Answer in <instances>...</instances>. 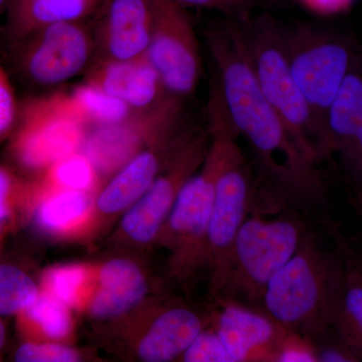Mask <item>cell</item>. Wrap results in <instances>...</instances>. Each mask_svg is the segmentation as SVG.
I'll return each mask as SVG.
<instances>
[{
    "label": "cell",
    "instance_id": "1",
    "mask_svg": "<svg viewBox=\"0 0 362 362\" xmlns=\"http://www.w3.org/2000/svg\"><path fill=\"white\" fill-rule=\"evenodd\" d=\"M204 39L233 126L254 154L258 189L272 204L323 202L325 180L318 164L304 156L259 89L237 21L209 26Z\"/></svg>",
    "mask_w": 362,
    "mask_h": 362
},
{
    "label": "cell",
    "instance_id": "2",
    "mask_svg": "<svg viewBox=\"0 0 362 362\" xmlns=\"http://www.w3.org/2000/svg\"><path fill=\"white\" fill-rule=\"evenodd\" d=\"M337 282V255L308 230L267 286L262 309L286 329L316 339L332 327Z\"/></svg>",
    "mask_w": 362,
    "mask_h": 362
},
{
    "label": "cell",
    "instance_id": "3",
    "mask_svg": "<svg viewBox=\"0 0 362 362\" xmlns=\"http://www.w3.org/2000/svg\"><path fill=\"white\" fill-rule=\"evenodd\" d=\"M237 23L259 89L304 156L318 164L326 156L322 135L293 77L282 25L267 14Z\"/></svg>",
    "mask_w": 362,
    "mask_h": 362
},
{
    "label": "cell",
    "instance_id": "4",
    "mask_svg": "<svg viewBox=\"0 0 362 362\" xmlns=\"http://www.w3.org/2000/svg\"><path fill=\"white\" fill-rule=\"evenodd\" d=\"M308 230L294 213L272 218L258 211L247 216L235 239L225 287L218 299L262 308L267 286L296 252Z\"/></svg>",
    "mask_w": 362,
    "mask_h": 362
},
{
    "label": "cell",
    "instance_id": "5",
    "mask_svg": "<svg viewBox=\"0 0 362 362\" xmlns=\"http://www.w3.org/2000/svg\"><path fill=\"white\" fill-rule=\"evenodd\" d=\"M6 45V69L33 92L58 90L85 75L95 57L90 20L47 25Z\"/></svg>",
    "mask_w": 362,
    "mask_h": 362
},
{
    "label": "cell",
    "instance_id": "6",
    "mask_svg": "<svg viewBox=\"0 0 362 362\" xmlns=\"http://www.w3.org/2000/svg\"><path fill=\"white\" fill-rule=\"evenodd\" d=\"M87 127L69 90L30 95L18 104L13 150L26 168H51L77 152Z\"/></svg>",
    "mask_w": 362,
    "mask_h": 362
},
{
    "label": "cell",
    "instance_id": "7",
    "mask_svg": "<svg viewBox=\"0 0 362 362\" xmlns=\"http://www.w3.org/2000/svg\"><path fill=\"white\" fill-rule=\"evenodd\" d=\"M282 35L293 77L310 107L325 152L326 116L354 69L352 52L346 42L308 25H282Z\"/></svg>",
    "mask_w": 362,
    "mask_h": 362
},
{
    "label": "cell",
    "instance_id": "8",
    "mask_svg": "<svg viewBox=\"0 0 362 362\" xmlns=\"http://www.w3.org/2000/svg\"><path fill=\"white\" fill-rule=\"evenodd\" d=\"M151 40L146 58L171 96L185 100L197 89L202 64L189 14L176 0H150Z\"/></svg>",
    "mask_w": 362,
    "mask_h": 362
},
{
    "label": "cell",
    "instance_id": "9",
    "mask_svg": "<svg viewBox=\"0 0 362 362\" xmlns=\"http://www.w3.org/2000/svg\"><path fill=\"white\" fill-rule=\"evenodd\" d=\"M255 180L244 153L233 158L216 181L207 228V259L211 266V295L220 298L225 287L235 239L256 201Z\"/></svg>",
    "mask_w": 362,
    "mask_h": 362
},
{
    "label": "cell",
    "instance_id": "10",
    "mask_svg": "<svg viewBox=\"0 0 362 362\" xmlns=\"http://www.w3.org/2000/svg\"><path fill=\"white\" fill-rule=\"evenodd\" d=\"M209 146L207 130L197 129L169 162L168 173L158 175L151 187L123 220L124 230L138 242L156 237L170 214L181 188L197 166L204 163Z\"/></svg>",
    "mask_w": 362,
    "mask_h": 362
},
{
    "label": "cell",
    "instance_id": "11",
    "mask_svg": "<svg viewBox=\"0 0 362 362\" xmlns=\"http://www.w3.org/2000/svg\"><path fill=\"white\" fill-rule=\"evenodd\" d=\"M322 225L338 261L331 329L362 361V237L330 216Z\"/></svg>",
    "mask_w": 362,
    "mask_h": 362
},
{
    "label": "cell",
    "instance_id": "12",
    "mask_svg": "<svg viewBox=\"0 0 362 362\" xmlns=\"http://www.w3.org/2000/svg\"><path fill=\"white\" fill-rule=\"evenodd\" d=\"M94 61H133L146 56L152 33L150 0H105L90 18Z\"/></svg>",
    "mask_w": 362,
    "mask_h": 362
},
{
    "label": "cell",
    "instance_id": "13",
    "mask_svg": "<svg viewBox=\"0 0 362 362\" xmlns=\"http://www.w3.org/2000/svg\"><path fill=\"white\" fill-rule=\"evenodd\" d=\"M214 329L233 362H276L285 328L259 309L239 302L218 299Z\"/></svg>",
    "mask_w": 362,
    "mask_h": 362
},
{
    "label": "cell",
    "instance_id": "14",
    "mask_svg": "<svg viewBox=\"0 0 362 362\" xmlns=\"http://www.w3.org/2000/svg\"><path fill=\"white\" fill-rule=\"evenodd\" d=\"M85 82L125 102L134 114L147 113L169 96L146 56L133 61H94Z\"/></svg>",
    "mask_w": 362,
    "mask_h": 362
},
{
    "label": "cell",
    "instance_id": "15",
    "mask_svg": "<svg viewBox=\"0 0 362 362\" xmlns=\"http://www.w3.org/2000/svg\"><path fill=\"white\" fill-rule=\"evenodd\" d=\"M325 152H337L362 185V73L352 70L331 104L325 121Z\"/></svg>",
    "mask_w": 362,
    "mask_h": 362
},
{
    "label": "cell",
    "instance_id": "16",
    "mask_svg": "<svg viewBox=\"0 0 362 362\" xmlns=\"http://www.w3.org/2000/svg\"><path fill=\"white\" fill-rule=\"evenodd\" d=\"M105 0H9L2 37L13 42L54 23L88 21Z\"/></svg>",
    "mask_w": 362,
    "mask_h": 362
},
{
    "label": "cell",
    "instance_id": "17",
    "mask_svg": "<svg viewBox=\"0 0 362 362\" xmlns=\"http://www.w3.org/2000/svg\"><path fill=\"white\" fill-rule=\"evenodd\" d=\"M204 330L195 312L175 307L162 312L152 322L139 345V356L149 362L171 361L183 352Z\"/></svg>",
    "mask_w": 362,
    "mask_h": 362
},
{
    "label": "cell",
    "instance_id": "18",
    "mask_svg": "<svg viewBox=\"0 0 362 362\" xmlns=\"http://www.w3.org/2000/svg\"><path fill=\"white\" fill-rule=\"evenodd\" d=\"M145 293L141 271L129 261L114 259L102 269L100 289L90 310L98 318L118 316L139 303Z\"/></svg>",
    "mask_w": 362,
    "mask_h": 362
},
{
    "label": "cell",
    "instance_id": "19",
    "mask_svg": "<svg viewBox=\"0 0 362 362\" xmlns=\"http://www.w3.org/2000/svg\"><path fill=\"white\" fill-rule=\"evenodd\" d=\"M69 93L88 126L114 125L134 115L122 100L85 81Z\"/></svg>",
    "mask_w": 362,
    "mask_h": 362
},
{
    "label": "cell",
    "instance_id": "20",
    "mask_svg": "<svg viewBox=\"0 0 362 362\" xmlns=\"http://www.w3.org/2000/svg\"><path fill=\"white\" fill-rule=\"evenodd\" d=\"M90 204V197L84 192L66 189L40 206L37 218L47 230H65L84 218Z\"/></svg>",
    "mask_w": 362,
    "mask_h": 362
},
{
    "label": "cell",
    "instance_id": "21",
    "mask_svg": "<svg viewBox=\"0 0 362 362\" xmlns=\"http://www.w3.org/2000/svg\"><path fill=\"white\" fill-rule=\"evenodd\" d=\"M39 297L35 282L20 269L0 266V314L11 315L25 310Z\"/></svg>",
    "mask_w": 362,
    "mask_h": 362
},
{
    "label": "cell",
    "instance_id": "22",
    "mask_svg": "<svg viewBox=\"0 0 362 362\" xmlns=\"http://www.w3.org/2000/svg\"><path fill=\"white\" fill-rule=\"evenodd\" d=\"M26 312L47 337L62 338L70 330V317L65 304L52 295L37 297Z\"/></svg>",
    "mask_w": 362,
    "mask_h": 362
},
{
    "label": "cell",
    "instance_id": "23",
    "mask_svg": "<svg viewBox=\"0 0 362 362\" xmlns=\"http://www.w3.org/2000/svg\"><path fill=\"white\" fill-rule=\"evenodd\" d=\"M93 165L89 157L75 152L52 164V180L66 189L84 192L94 180Z\"/></svg>",
    "mask_w": 362,
    "mask_h": 362
},
{
    "label": "cell",
    "instance_id": "24",
    "mask_svg": "<svg viewBox=\"0 0 362 362\" xmlns=\"http://www.w3.org/2000/svg\"><path fill=\"white\" fill-rule=\"evenodd\" d=\"M84 279V271L80 267H62L49 274L47 285L52 296L65 305H74L77 303Z\"/></svg>",
    "mask_w": 362,
    "mask_h": 362
},
{
    "label": "cell",
    "instance_id": "25",
    "mask_svg": "<svg viewBox=\"0 0 362 362\" xmlns=\"http://www.w3.org/2000/svg\"><path fill=\"white\" fill-rule=\"evenodd\" d=\"M187 362H233L216 330H202L183 352Z\"/></svg>",
    "mask_w": 362,
    "mask_h": 362
},
{
    "label": "cell",
    "instance_id": "26",
    "mask_svg": "<svg viewBox=\"0 0 362 362\" xmlns=\"http://www.w3.org/2000/svg\"><path fill=\"white\" fill-rule=\"evenodd\" d=\"M276 362H318L315 342L302 333L285 328L279 342Z\"/></svg>",
    "mask_w": 362,
    "mask_h": 362
},
{
    "label": "cell",
    "instance_id": "27",
    "mask_svg": "<svg viewBox=\"0 0 362 362\" xmlns=\"http://www.w3.org/2000/svg\"><path fill=\"white\" fill-rule=\"evenodd\" d=\"M11 83L6 66L0 62V141L13 132L18 117V103Z\"/></svg>",
    "mask_w": 362,
    "mask_h": 362
},
{
    "label": "cell",
    "instance_id": "28",
    "mask_svg": "<svg viewBox=\"0 0 362 362\" xmlns=\"http://www.w3.org/2000/svg\"><path fill=\"white\" fill-rule=\"evenodd\" d=\"M21 362H71L77 361L78 356L70 349L52 344H23L16 354Z\"/></svg>",
    "mask_w": 362,
    "mask_h": 362
},
{
    "label": "cell",
    "instance_id": "29",
    "mask_svg": "<svg viewBox=\"0 0 362 362\" xmlns=\"http://www.w3.org/2000/svg\"><path fill=\"white\" fill-rule=\"evenodd\" d=\"M185 7L197 6L216 9L240 21L249 16V11L255 0H176Z\"/></svg>",
    "mask_w": 362,
    "mask_h": 362
},
{
    "label": "cell",
    "instance_id": "30",
    "mask_svg": "<svg viewBox=\"0 0 362 362\" xmlns=\"http://www.w3.org/2000/svg\"><path fill=\"white\" fill-rule=\"evenodd\" d=\"M332 341L315 342L318 362H358L356 356L334 333Z\"/></svg>",
    "mask_w": 362,
    "mask_h": 362
},
{
    "label": "cell",
    "instance_id": "31",
    "mask_svg": "<svg viewBox=\"0 0 362 362\" xmlns=\"http://www.w3.org/2000/svg\"><path fill=\"white\" fill-rule=\"evenodd\" d=\"M14 189L13 176L6 169L0 168V228L8 216L9 197Z\"/></svg>",
    "mask_w": 362,
    "mask_h": 362
},
{
    "label": "cell",
    "instance_id": "32",
    "mask_svg": "<svg viewBox=\"0 0 362 362\" xmlns=\"http://www.w3.org/2000/svg\"><path fill=\"white\" fill-rule=\"evenodd\" d=\"M307 8L320 13H335L345 8L351 0H299Z\"/></svg>",
    "mask_w": 362,
    "mask_h": 362
},
{
    "label": "cell",
    "instance_id": "33",
    "mask_svg": "<svg viewBox=\"0 0 362 362\" xmlns=\"http://www.w3.org/2000/svg\"><path fill=\"white\" fill-rule=\"evenodd\" d=\"M349 206L354 209L362 228V189L361 187L354 188L349 195Z\"/></svg>",
    "mask_w": 362,
    "mask_h": 362
},
{
    "label": "cell",
    "instance_id": "34",
    "mask_svg": "<svg viewBox=\"0 0 362 362\" xmlns=\"http://www.w3.org/2000/svg\"><path fill=\"white\" fill-rule=\"evenodd\" d=\"M9 0H0V18L6 14Z\"/></svg>",
    "mask_w": 362,
    "mask_h": 362
},
{
    "label": "cell",
    "instance_id": "35",
    "mask_svg": "<svg viewBox=\"0 0 362 362\" xmlns=\"http://www.w3.org/2000/svg\"><path fill=\"white\" fill-rule=\"evenodd\" d=\"M4 340H6V329H4V324L0 320V349L4 345Z\"/></svg>",
    "mask_w": 362,
    "mask_h": 362
}]
</instances>
